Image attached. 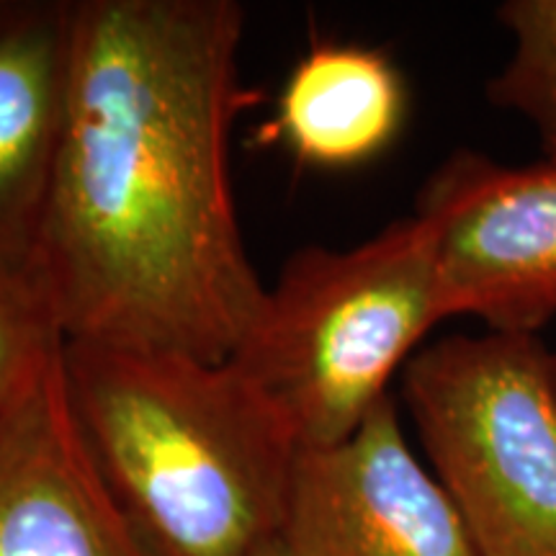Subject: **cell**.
I'll return each mask as SVG.
<instances>
[{"label": "cell", "mask_w": 556, "mask_h": 556, "mask_svg": "<svg viewBox=\"0 0 556 556\" xmlns=\"http://www.w3.org/2000/svg\"><path fill=\"white\" fill-rule=\"evenodd\" d=\"M245 11L232 0L70 3L65 127L34 268L65 343L222 364L266 287L229 189Z\"/></svg>", "instance_id": "1"}, {"label": "cell", "mask_w": 556, "mask_h": 556, "mask_svg": "<svg viewBox=\"0 0 556 556\" xmlns=\"http://www.w3.org/2000/svg\"><path fill=\"white\" fill-rule=\"evenodd\" d=\"M67 405L152 556H255L281 539L299 441L232 361L65 343Z\"/></svg>", "instance_id": "2"}, {"label": "cell", "mask_w": 556, "mask_h": 556, "mask_svg": "<svg viewBox=\"0 0 556 556\" xmlns=\"http://www.w3.org/2000/svg\"><path fill=\"white\" fill-rule=\"evenodd\" d=\"M443 319L433 235L409 214L353 248L291 255L229 361L299 446H332L389 397V381Z\"/></svg>", "instance_id": "3"}, {"label": "cell", "mask_w": 556, "mask_h": 556, "mask_svg": "<svg viewBox=\"0 0 556 556\" xmlns=\"http://www.w3.org/2000/svg\"><path fill=\"white\" fill-rule=\"evenodd\" d=\"M402 397L477 556H556V377L536 336H448Z\"/></svg>", "instance_id": "4"}, {"label": "cell", "mask_w": 556, "mask_h": 556, "mask_svg": "<svg viewBox=\"0 0 556 556\" xmlns=\"http://www.w3.org/2000/svg\"><path fill=\"white\" fill-rule=\"evenodd\" d=\"M415 214L433 235L443 317L536 336L556 317V163L462 150L430 173Z\"/></svg>", "instance_id": "5"}, {"label": "cell", "mask_w": 556, "mask_h": 556, "mask_svg": "<svg viewBox=\"0 0 556 556\" xmlns=\"http://www.w3.org/2000/svg\"><path fill=\"white\" fill-rule=\"evenodd\" d=\"M281 541L289 556H477L392 397L345 441L299 448Z\"/></svg>", "instance_id": "6"}, {"label": "cell", "mask_w": 556, "mask_h": 556, "mask_svg": "<svg viewBox=\"0 0 556 556\" xmlns=\"http://www.w3.org/2000/svg\"><path fill=\"white\" fill-rule=\"evenodd\" d=\"M0 556H152L83 443L62 356L0 415Z\"/></svg>", "instance_id": "7"}, {"label": "cell", "mask_w": 556, "mask_h": 556, "mask_svg": "<svg viewBox=\"0 0 556 556\" xmlns=\"http://www.w3.org/2000/svg\"><path fill=\"white\" fill-rule=\"evenodd\" d=\"M70 3H0V266H34L67 106Z\"/></svg>", "instance_id": "8"}, {"label": "cell", "mask_w": 556, "mask_h": 556, "mask_svg": "<svg viewBox=\"0 0 556 556\" xmlns=\"http://www.w3.org/2000/svg\"><path fill=\"white\" fill-rule=\"evenodd\" d=\"M405 111V80L384 52L319 45L291 70L274 131L302 163L356 168L394 142Z\"/></svg>", "instance_id": "9"}, {"label": "cell", "mask_w": 556, "mask_h": 556, "mask_svg": "<svg viewBox=\"0 0 556 556\" xmlns=\"http://www.w3.org/2000/svg\"><path fill=\"white\" fill-rule=\"evenodd\" d=\"M497 21L510 54L486 83V99L536 131L546 160L556 163V0H507Z\"/></svg>", "instance_id": "10"}, {"label": "cell", "mask_w": 556, "mask_h": 556, "mask_svg": "<svg viewBox=\"0 0 556 556\" xmlns=\"http://www.w3.org/2000/svg\"><path fill=\"white\" fill-rule=\"evenodd\" d=\"M50 294L34 266H0V415L62 356Z\"/></svg>", "instance_id": "11"}, {"label": "cell", "mask_w": 556, "mask_h": 556, "mask_svg": "<svg viewBox=\"0 0 556 556\" xmlns=\"http://www.w3.org/2000/svg\"><path fill=\"white\" fill-rule=\"evenodd\" d=\"M255 556H289V552H287V546H283V541L276 539V541H270V544L263 546Z\"/></svg>", "instance_id": "12"}, {"label": "cell", "mask_w": 556, "mask_h": 556, "mask_svg": "<svg viewBox=\"0 0 556 556\" xmlns=\"http://www.w3.org/2000/svg\"><path fill=\"white\" fill-rule=\"evenodd\" d=\"M554 377H556V356H554Z\"/></svg>", "instance_id": "13"}]
</instances>
